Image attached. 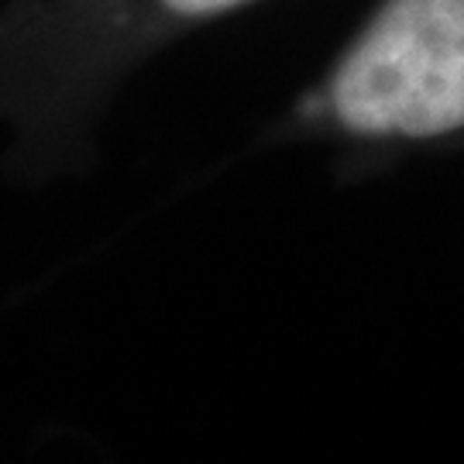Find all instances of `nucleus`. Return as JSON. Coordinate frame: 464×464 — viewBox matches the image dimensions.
Wrapping results in <instances>:
<instances>
[{
  "label": "nucleus",
  "mask_w": 464,
  "mask_h": 464,
  "mask_svg": "<svg viewBox=\"0 0 464 464\" xmlns=\"http://www.w3.org/2000/svg\"><path fill=\"white\" fill-rule=\"evenodd\" d=\"M172 11H183V14H214V11H227L241 0H166Z\"/></svg>",
  "instance_id": "obj_2"
},
{
  "label": "nucleus",
  "mask_w": 464,
  "mask_h": 464,
  "mask_svg": "<svg viewBox=\"0 0 464 464\" xmlns=\"http://www.w3.org/2000/svg\"><path fill=\"white\" fill-rule=\"evenodd\" d=\"M341 128L444 138L464 128V0H385L331 80Z\"/></svg>",
  "instance_id": "obj_1"
}]
</instances>
